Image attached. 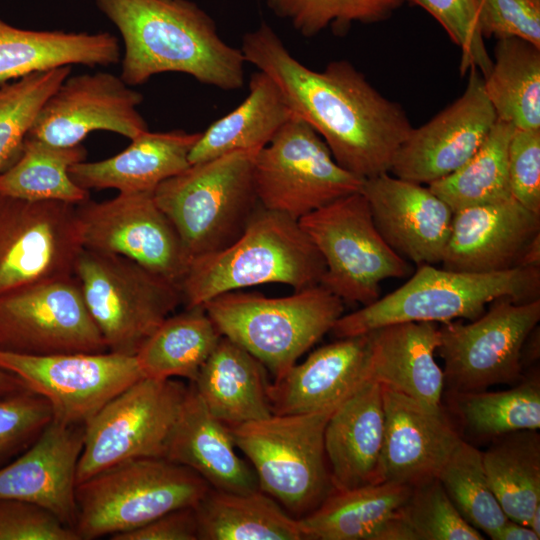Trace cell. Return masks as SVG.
Wrapping results in <instances>:
<instances>
[{
  "label": "cell",
  "instance_id": "obj_1",
  "mask_svg": "<svg viewBox=\"0 0 540 540\" xmlns=\"http://www.w3.org/2000/svg\"><path fill=\"white\" fill-rule=\"evenodd\" d=\"M240 49L246 62L273 78L293 113L320 135L341 167L362 179L389 172L413 126L403 107L352 63L334 60L312 70L264 21L243 36Z\"/></svg>",
  "mask_w": 540,
  "mask_h": 540
},
{
  "label": "cell",
  "instance_id": "obj_2",
  "mask_svg": "<svg viewBox=\"0 0 540 540\" xmlns=\"http://www.w3.org/2000/svg\"><path fill=\"white\" fill-rule=\"evenodd\" d=\"M124 43L121 79L142 85L179 72L222 90L244 84L241 49L221 39L214 20L189 0H95Z\"/></svg>",
  "mask_w": 540,
  "mask_h": 540
},
{
  "label": "cell",
  "instance_id": "obj_3",
  "mask_svg": "<svg viewBox=\"0 0 540 540\" xmlns=\"http://www.w3.org/2000/svg\"><path fill=\"white\" fill-rule=\"evenodd\" d=\"M325 262L297 219L261 205L229 246L189 262L180 283L186 308L268 283L295 291L320 285Z\"/></svg>",
  "mask_w": 540,
  "mask_h": 540
},
{
  "label": "cell",
  "instance_id": "obj_4",
  "mask_svg": "<svg viewBox=\"0 0 540 540\" xmlns=\"http://www.w3.org/2000/svg\"><path fill=\"white\" fill-rule=\"evenodd\" d=\"M540 268L474 273L420 265L401 287L352 313L342 315L331 332L337 338L369 333L403 322L448 323L476 319L500 298L527 302L539 298Z\"/></svg>",
  "mask_w": 540,
  "mask_h": 540
},
{
  "label": "cell",
  "instance_id": "obj_5",
  "mask_svg": "<svg viewBox=\"0 0 540 540\" xmlns=\"http://www.w3.org/2000/svg\"><path fill=\"white\" fill-rule=\"evenodd\" d=\"M257 151H234L190 164L153 191L189 262L233 243L260 206L253 175Z\"/></svg>",
  "mask_w": 540,
  "mask_h": 540
},
{
  "label": "cell",
  "instance_id": "obj_6",
  "mask_svg": "<svg viewBox=\"0 0 540 540\" xmlns=\"http://www.w3.org/2000/svg\"><path fill=\"white\" fill-rule=\"evenodd\" d=\"M202 306L220 334L252 354L275 379L330 332L344 312V301L322 285L278 298L236 290Z\"/></svg>",
  "mask_w": 540,
  "mask_h": 540
},
{
  "label": "cell",
  "instance_id": "obj_7",
  "mask_svg": "<svg viewBox=\"0 0 540 540\" xmlns=\"http://www.w3.org/2000/svg\"><path fill=\"white\" fill-rule=\"evenodd\" d=\"M209 488L196 472L166 458L127 460L76 484L73 529L80 540L128 532L194 507Z\"/></svg>",
  "mask_w": 540,
  "mask_h": 540
},
{
  "label": "cell",
  "instance_id": "obj_8",
  "mask_svg": "<svg viewBox=\"0 0 540 540\" xmlns=\"http://www.w3.org/2000/svg\"><path fill=\"white\" fill-rule=\"evenodd\" d=\"M333 411L272 414L229 426L236 448L252 463L259 489L296 519L334 491L324 447Z\"/></svg>",
  "mask_w": 540,
  "mask_h": 540
},
{
  "label": "cell",
  "instance_id": "obj_9",
  "mask_svg": "<svg viewBox=\"0 0 540 540\" xmlns=\"http://www.w3.org/2000/svg\"><path fill=\"white\" fill-rule=\"evenodd\" d=\"M74 275L111 352L134 356L182 303L178 285L119 255L83 248Z\"/></svg>",
  "mask_w": 540,
  "mask_h": 540
},
{
  "label": "cell",
  "instance_id": "obj_10",
  "mask_svg": "<svg viewBox=\"0 0 540 540\" xmlns=\"http://www.w3.org/2000/svg\"><path fill=\"white\" fill-rule=\"evenodd\" d=\"M298 222L325 262L320 285L343 301L368 305L380 298V284L406 276L409 261L376 228L359 191L341 197Z\"/></svg>",
  "mask_w": 540,
  "mask_h": 540
},
{
  "label": "cell",
  "instance_id": "obj_11",
  "mask_svg": "<svg viewBox=\"0 0 540 540\" xmlns=\"http://www.w3.org/2000/svg\"><path fill=\"white\" fill-rule=\"evenodd\" d=\"M187 388L143 377L108 401L84 425L76 484L127 460L165 458Z\"/></svg>",
  "mask_w": 540,
  "mask_h": 540
},
{
  "label": "cell",
  "instance_id": "obj_12",
  "mask_svg": "<svg viewBox=\"0 0 540 540\" xmlns=\"http://www.w3.org/2000/svg\"><path fill=\"white\" fill-rule=\"evenodd\" d=\"M253 175L260 205L297 220L359 192L364 181L341 167L320 135L296 115L256 152Z\"/></svg>",
  "mask_w": 540,
  "mask_h": 540
},
{
  "label": "cell",
  "instance_id": "obj_13",
  "mask_svg": "<svg viewBox=\"0 0 540 540\" xmlns=\"http://www.w3.org/2000/svg\"><path fill=\"white\" fill-rule=\"evenodd\" d=\"M540 320V299L500 298L471 323L439 326L437 351L449 392L483 391L523 379L522 348Z\"/></svg>",
  "mask_w": 540,
  "mask_h": 540
},
{
  "label": "cell",
  "instance_id": "obj_14",
  "mask_svg": "<svg viewBox=\"0 0 540 540\" xmlns=\"http://www.w3.org/2000/svg\"><path fill=\"white\" fill-rule=\"evenodd\" d=\"M0 350L23 355L108 351L75 275L1 293Z\"/></svg>",
  "mask_w": 540,
  "mask_h": 540
},
{
  "label": "cell",
  "instance_id": "obj_15",
  "mask_svg": "<svg viewBox=\"0 0 540 540\" xmlns=\"http://www.w3.org/2000/svg\"><path fill=\"white\" fill-rule=\"evenodd\" d=\"M82 249L76 205L0 195V294L73 276Z\"/></svg>",
  "mask_w": 540,
  "mask_h": 540
},
{
  "label": "cell",
  "instance_id": "obj_16",
  "mask_svg": "<svg viewBox=\"0 0 540 540\" xmlns=\"http://www.w3.org/2000/svg\"><path fill=\"white\" fill-rule=\"evenodd\" d=\"M0 367L51 406L53 419L85 423L125 388L143 378L135 356L111 351L23 355L0 350Z\"/></svg>",
  "mask_w": 540,
  "mask_h": 540
},
{
  "label": "cell",
  "instance_id": "obj_17",
  "mask_svg": "<svg viewBox=\"0 0 540 540\" xmlns=\"http://www.w3.org/2000/svg\"><path fill=\"white\" fill-rule=\"evenodd\" d=\"M82 247L128 258L180 287L189 260L153 192H119L76 205Z\"/></svg>",
  "mask_w": 540,
  "mask_h": 540
},
{
  "label": "cell",
  "instance_id": "obj_18",
  "mask_svg": "<svg viewBox=\"0 0 540 540\" xmlns=\"http://www.w3.org/2000/svg\"><path fill=\"white\" fill-rule=\"evenodd\" d=\"M467 73L462 95L412 129L397 150L389 173L429 185L455 172L480 148L497 116L485 93L482 74L475 68Z\"/></svg>",
  "mask_w": 540,
  "mask_h": 540
},
{
  "label": "cell",
  "instance_id": "obj_19",
  "mask_svg": "<svg viewBox=\"0 0 540 540\" xmlns=\"http://www.w3.org/2000/svg\"><path fill=\"white\" fill-rule=\"evenodd\" d=\"M143 95L109 72L68 76L40 109L27 137L56 146L81 144L97 130L130 140L148 131Z\"/></svg>",
  "mask_w": 540,
  "mask_h": 540
},
{
  "label": "cell",
  "instance_id": "obj_20",
  "mask_svg": "<svg viewBox=\"0 0 540 540\" xmlns=\"http://www.w3.org/2000/svg\"><path fill=\"white\" fill-rule=\"evenodd\" d=\"M360 192L379 233L398 255L418 266L442 262L454 211L428 186L386 172L364 179Z\"/></svg>",
  "mask_w": 540,
  "mask_h": 540
},
{
  "label": "cell",
  "instance_id": "obj_21",
  "mask_svg": "<svg viewBox=\"0 0 540 540\" xmlns=\"http://www.w3.org/2000/svg\"><path fill=\"white\" fill-rule=\"evenodd\" d=\"M380 483L415 486L437 478L461 437L443 408L433 410L382 386Z\"/></svg>",
  "mask_w": 540,
  "mask_h": 540
},
{
  "label": "cell",
  "instance_id": "obj_22",
  "mask_svg": "<svg viewBox=\"0 0 540 540\" xmlns=\"http://www.w3.org/2000/svg\"><path fill=\"white\" fill-rule=\"evenodd\" d=\"M83 439L84 425L52 419L25 451L0 467V499L38 505L74 528Z\"/></svg>",
  "mask_w": 540,
  "mask_h": 540
},
{
  "label": "cell",
  "instance_id": "obj_23",
  "mask_svg": "<svg viewBox=\"0 0 540 540\" xmlns=\"http://www.w3.org/2000/svg\"><path fill=\"white\" fill-rule=\"evenodd\" d=\"M338 339L268 385L272 414L335 409L370 380V332Z\"/></svg>",
  "mask_w": 540,
  "mask_h": 540
},
{
  "label": "cell",
  "instance_id": "obj_24",
  "mask_svg": "<svg viewBox=\"0 0 540 540\" xmlns=\"http://www.w3.org/2000/svg\"><path fill=\"white\" fill-rule=\"evenodd\" d=\"M540 233V213L513 197L454 211L443 268L488 273L517 267L527 243Z\"/></svg>",
  "mask_w": 540,
  "mask_h": 540
},
{
  "label": "cell",
  "instance_id": "obj_25",
  "mask_svg": "<svg viewBox=\"0 0 540 540\" xmlns=\"http://www.w3.org/2000/svg\"><path fill=\"white\" fill-rule=\"evenodd\" d=\"M384 423L382 387L372 379L331 413L324 447L334 490L380 483Z\"/></svg>",
  "mask_w": 540,
  "mask_h": 540
},
{
  "label": "cell",
  "instance_id": "obj_26",
  "mask_svg": "<svg viewBox=\"0 0 540 540\" xmlns=\"http://www.w3.org/2000/svg\"><path fill=\"white\" fill-rule=\"evenodd\" d=\"M235 448L229 426L210 413L190 382L165 458L190 468L211 488L235 493L258 490L254 470Z\"/></svg>",
  "mask_w": 540,
  "mask_h": 540
},
{
  "label": "cell",
  "instance_id": "obj_27",
  "mask_svg": "<svg viewBox=\"0 0 540 540\" xmlns=\"http://www.w3.org/2000/svg\"><path fill=\"white\" fill-rule=\"evenodd\" d=\"M370 334V379L427 408L442 409L444 374L435 361L440 343L439 325L395 323Z\"/></svg>",
  "mask_w": 540,
  "mask_h": 540
},
{
  "label": "cell",
  "instance_id": "obj_28",
  "mask_svg": "<svg viewBox=\"0 0 540 540\" xmlns=\"http://www.w3.org/2000/svg\"><path fill=\"white\" fill-rule=\"evenodd\" d=\"M200 135L201 132L184 130H148L110 158L74 164L69 168V176L86 190L153 192L163 181L190 165L188 156Z\"/></svg>",
  "mask_w": 540,
  "mask_h": 540
},
{
  "label": "cell",
  "instance_id": "obj_29",
  "mask_svg": "<svg viewBox=\"0 0 540 540\" xmlns=\"http://www.w3.org/2000/svg\"><path fill=\"white\" fill-rule=\"evenodd\" d=\"M120 56L119 40L109 32L27 30L0 19V83L73 64L108 66Z\"/></svg>",
  "mask_w": 540,
  "mask_h": 540
},
{
  "label": "cell",
  "instance_id": "obj_30",
  "mask_svg": "<svg viewBox=\"0 0 540 540\" xmlns=\"http://www.w3.org/2000/svg\"><path fill=\"white\" fill-rule=\"evenodd\" d=\"M191 383L210 413L227 426L272 415L266 368L225 336Z\"/></svg>",
  "mask_w": 540,
  "mask_h": 540
},
{
  "label": "cell",
  "instance_id": "obj_31",
  "mask_svg": "<svg viewBox=\"0 0 540 540\" xmlns=\"http://www.w3.org/2000/svg\"><path fill=\"white\" fill-rule=\"evenodd\" d=\"M294 115L277 83L259 70L250 77L249 94L244 101L201 132L189 153V163L234 151L259 150Z\"/></svg>",
  "mask_w": 540,
  "mask_h": 540
},
{
  "label": "cell",
  "instance_id": "obj_32",
  "mask_svg": "<svg viewBox=\"0 0 540 540\" xmlns=\"http://www.w3.org/2000/svg\"><path fill=\"white\" fill-rule=\"evenodd\" d=\"M412 487L382 482L334 490L298 519L303 540H378L383 527L401 513Z\"/></svg>",
  "mask_w": 540,
  "mask_h": 540
},
{
  "label": "cell",
  "instance_id": "obj_33",
  "mask_svg": "<svg viewBox=\"0 0 540 540\" xmlns=\"http://www.w3.org/2000/svg\"><path fill=\"white\" fill-rule=\"evenodd\" d=\"M194 508L199 540H303L298 519L260 489L210 487Z\"/></svg>",
  "mask_w": 540,
  "mask_h": 540
},
{
  "label": "cell",
  "instance_id": "obj_34",
  "mask_svg": "<svg viewBox=\"0 0 540 540\" xmlns=\"http://www.w3.org/2000/svg\"><path fill=\"white\" fill-rule=\"evenodd\" d=\"M222 335L203 306L168 316L134 355L143 377L193 382Z\"/></svg>",
  "mask_w": 540,
  "mask_h": 540
},
{
  "label": "cell",
  "instance_id": "obj_35",
  "mask_svg": "<svg viewBox=\"0 0 540 540\" xmlns=\"http://www.w3.org/2000/svg\"><path fill=\"white\" fill-rule=\"evenodd\" d=\"M497 119L517 129H540V48L520 38L497 39L483 77Z\"/></svg>",
  "mask_w": 540,
  "mask_h": 540
},
{
  "label": "cell",
  "instance_id": "obj_36",
  "mask_svg": "<svg viewBox=\"0 0 540 540\" xmlns=\"http://www.w3.org/2000/svg\"><path fill=\"white\" fill-rule=\"evenodd\" d=\"M512 431L492 439L482 452L490 487L507 518L528 526L540 506V435Z\"/></svg>",
  "mask_w": 540,
  "mask_h": 540
},
{
  "label": "cell",
  "instance_id": "obj_37",
  "mask_svg": "<svg viewBox=\"0 0 540 540\" xmlns=\"http://www.w3.org/2000/svg\"><path fill=\"white\" fill-rule=\"evenodd\" d=\"M86 156L82 144L56 146L26 137L19 157L0 174V195L78 205L89 199V190L71 179L69 168Z\"/></svg>",
  "mask_w": 540,
  "mask_h": 540
},
{
  "label": "cell",
  "instance_id": "obj_38",
  "mask_svg": "<svg viewBox=\"0 0 540 540\" xmlns=\"http://www.w3.org/2000/svg\"><path fill=\"white\" fill-rule=\"evenodd\" d=\"M515 127L497 119L475 154L452 174L427 185L453 211L512 197L507 151Z\"/></svg>",
  "mask_w": 540,
  "mask_h": 540
},
{
  "label": "cell",
  "instance_id": "obj_39",
  "mask_svg": "<svg viewBox=\"0 0 540 540\" xmlns=\"http://www.w3.org/2000/svg\"><path fill=\"white\" fill-rule=\"evenodd\" d=\"M452 410L467 430L494 439L506 433L540 427L539 374L523 377L514 387L487 392H449Z\"/></svg>",
  "mask_w": 540,
  "mask_h": 540
},
{
  "label": "cell",
  "instance_id": "obj_40",
  "mask_svg": "<svg viewBox=\"0 0 540 540\" xmlns=\"http://www.w3.org/2000/svg\"><path fill=\"white\" fill-rule=\"evenodd\" d=\"M460 515L490 539L508 519L488 482L482 452L461 439L438 475Z\"/></svg>",
  "mask_w": 540,
  "mask_h": 540
},
{
  "label": "cell",
  "instance_id": "obj_41",
  "mask_svg": "<svg viewBox=\"0 0 540 540\" xmlns=\"http://www.w3.org/2000/svg\"><path fill=\"white\" fill-rule=\"evenodd\" d=\"M71 66L35 72L0 86V174L19 157L46 100L70 75Z\"/></svg>",
  "mask_w": 540,
  "mask_h": 540
},
{
  "label": "cell",
  "instance_id": "obj_42",
  "mask_svg": "<svg viewBox=\"0 0 540 540\" xmlns=\"http://www.w3.org/2000/svg\"><path fill=\"white\" fill-rule=\"evenodd\" d=\"M406 0H267L273 13L287 20L304 37L331 29L345 35L354 23L389 19Z\"/></svg>",
  "mask_w": 540,
  "mask_h": 540
},
{
  "label": "cell",
  "instance_id": "obj_43",
  "mask_svg": "<svg viewBox=\"0 0 540 540\" xmlns=\"http://www.w3.org/2000/svg\"><path fill=\"white\" fill-rule=\"evenodd\" d=\"M402 517L416 540H483L458 512L438 478L412 487Z\"/></svg>",
  "mask_w": 540,
  "mask_h": 540
},
{
  "label": "cell",
  "instance_id": "obj_44",
  "mask_svg": "<svg viewBox=\"0 0 540 540\" xmlns=\"http://www.w3.org/2000/svg\"><path fill=\"white\" fill-rule=\"evenodd\" d=\"M421 7L445 30L461 50L460 74L477 69L483 77L491 70L488 54L477 20L476 0H406Z\"/></svg>",
  "mask_w": 540,
  "mask_h": 540
},
{
  "label": "cell",
  "instance_id": "obj_45",
  "mask_svg": "<svg viewBox=\"0 0 540 540\" xmlns=\"http://www.w3.org/2000/svg\"><path fill=\"white\" fill-rule=\"evenodd\" d=\"M52 419L50 404L30 390L0 397V467L25 451Z\"/></svg>",
  "mask_w": 540,
  "mask_h": 540
},
{
  "label": "cell",
  "instance_id": "obj_46",
  "mask_svg": "<svg viewBox=\"0 0 540 540\" xmlns=\"http://www.w3.org/2000/svg\"><path fill=\"white\" fill-rule=\"evenodd\" d=\"M482 37H515L540 48V0H476Z\"/></svg>",
  "mask_w": 540,
  "mask_h": 540
},
{
  "label": "cell",
  "instance_id": "obj_47",
  "mask_svg": "<svg viewBox=\"0 0 540 540\" xmlns=\"http://www.w3.org/2000/svg\"><path fill=\"white\" fill-rule=\"evenodd\" d=\"M512 197L527 209L540 213V129L515 128L507 151Z\"/></svg>",
  "mask_w": 540,
  "mask_h": 540
},
{
  "label": "cell",
  "instance_id": "obj_48",
  "mask_svg": "<svg viewBox=\"0 0 540 540\" xmlns=\"http://www.w3.org/2000/svg\"><path fill=\"white\" fill-rule=\"evenodd\" d=\"M0 540H80L50 511L24 501L0 499Z\"/></svg>",
  "mask_w": 540,
  "mask_h": 540
},
{
  "label": "cell",
  "instance_id": "obj_49",
  "mask_svg": "<svg viewBox=\"0 0 540 540\" xmlns=\"http://www.w3.org/2000/svg\"><path fill=\"white\" fill-rule=\"evenodd\" d=\"M112 540H199L194 507L167 512L134 530L109 537Z\"/></svg>",
  "mask_w": 540,
  "mask_h": 540
},
{
  "label": "cell",
  "instance_id": "obj_50",
  "mask_svg": "<svg viewBox=\"0 0 540 540\" xmlns=\"http://www.w3.org/2000/svg\"><path fill=\"white\" fill-rule=\"evenodd\" d=\"M493 540H539L529 526L507 519L506 522L492 536Z\"/></svg>",
  "mask_w": 540,
  "mask_h": 540
},
{
  "label": "cell",
  "instance_id": "obj_51",
  "mask_svg": "<svg viewBox=\"0 0 540 540\" xmlns=\"http://www.w3.org/2000/svg\"><path fill=\"white\" fill-rule=\"evenodd\" d=\"M517 267L540 268V233L535 235L522 250Z\"/></svg>",
  "mask_w": 540,
  "mask_h": 540
},
{
  "label": "cell",
  "instance_id": "obj_52",
  "mask_svg": "<svg viewBox=\"0 0 540 540\" xmlns=\"http://www.w3.org/2000/svg\"><path fill=\"white\" fill-rule=\"evenodd\" d=\"M26 390L28 389L21 379L0 367V397L14 395Z\"/></svg>",
  "mask_w": 540,
  "mask_h": 540
},
{
  "label": "cell",
  "instance_id": "obj_53",
  "mask_svg": "<svg viewBox=\"0 0 540 540\" xmlns=\"http://www.w3.org/2000/svg\"><path fill=\"white\" fill-rule=\"evenodd\" d=\"M540 506L535 509L530 517L528 526L540 536Z\"/></svg>",
  "mask_w": 540,
  "mask_h": 540
}]
</instances>
